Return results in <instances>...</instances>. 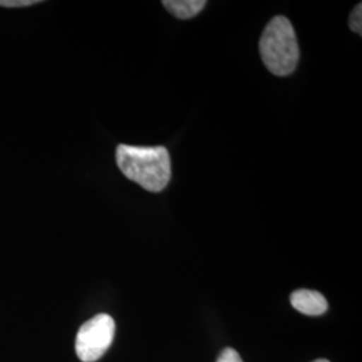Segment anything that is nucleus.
Here are the masks:
<instances>
[{
	"instance_id": "obj_1",
	"label": "nucleus",
	"mask_w": 362,
	"mask_h": 362,
	"mask_svg": "<svg viewBox=\"0 0 362 362\" xmlns=\"http://www.w3.org/2000/svg\"><path fill=\"white\" fill-rule=\"evenodd\" d=\"M117 165L129 179L149 192H161L170 180V157L164 146H117Z\"/></svg>"
},
{
	"instance_id": "obj_2",
	"label": "nucleus",
	"mask_w": 362,
	"mask_h": 362,
	"mask_svg": "<svg viewBox=\"0 0 362 362\" xmlns=\"http://www.w3.org/2000/svg\"><path fill=\"white\" fill-rule=\"evenodd\" d=\"M259 52L269 71L285 77L291 74L299 61L297 35L286 16H275L264 28L259 40Z\"/></svg>"
},
{
	"instance_id": "obj_3",
	"label": "nucleus",
	"mask_w": 362,
	"mask_h": 362,
	"mask_svg": "<svg viewBox=\"0 0 362 362\" xmlns=\"http://www.w3.org/2000/svg\"><path fill=\"white\" fill-rule=\"evenodd\" d=\"M116 333L115 320L107 314H97L82 325L76 338V353L82 362L98 361L110 348Z\"/></svg>"
},
{
	"instance_id": "obj_4",
	"label": "nucleus",
	"mask_w": 362,
	"mask_h": 362,
	"mask_svg": "<svg viewBox=\"0 0 362 362\" xmlns=\"http://www.w3.org/2000/svg\"><path fill=\"white\" fill-rule=\"evenodd\" d=\"M290 302L296 310L305 315H322L327 310V300L324 296L314 290H297L291 294Z\"/></svg>"
},
{
	"instance_id": "obj_5",
	"label": "nucleus",
	"mask_w": 362,
	"mask_h": 362,
	"mask_svg": "<svg viewBox=\"0 0 362 362\" xmlns=\"http://www.w3.org/2000/svg\"><path fill=\"white\" fill-rule=\"evenodd\" d=\"M163 6L179 19H191L206 7L204 0H165Z\"/></svg>"
},
{
	"instance_id": "obj_6",
	"label": "nucleus",
	"mask_w": 362,
	"mask_h": 362,
	"mask_svg": "<svg viewBox=\"0 0 362 362\" xmlns=\"http://www.w3.org/2000/svg\"><path fill=\"white\" fill-rule=\"evenodd\" d=\"M349 26L351 31L357 33L358 35L362 34V4L358 3L353 13L350 15Z\"/></svg>"
},
{
	"instance_id": "obj_7",
	"label": "nucleus",
	"mask_w": 362,
	"mask_h": 362,
	"mask_svg": "<svg viewBox=\"0 0 362 362\" xmlns=\"http://www.w3.org/2000/svg\"><path fill=\"white\" fill-rule=\"evenodd\" d=\"M216 362H243L242 357L239 356V353L236 350L227 348L220 353L219 358Z\"/></svg>"
},
{
	"instance_id": "obj_8",
	"label": "nucleus",
	"mask_w": 362,
	"mask_h": 362,
	"mask_svg": "<svg viewBox=\"0 0 362 362\" xmlns=\"http://www.w3.org/2000/svg\"><path fill=\"white\" fill-rule=\"evenodd\" d=\"M37 3L38 0H0L1 7H28Z\"/></svg>"
},
{
	"instance_id": "obj_9",
	"label": "nucleus",
	"mask_w": 362,
	"mask_h": 362,
	"mask_svg": "<svg viewBox=\"0 0 362 362\" xmlns=\"http://www.w3.org/2000/svg\"><path fill=\"white\" fill-rule=\"evenodd\" d=\"M313 362H330V361H327V360H325V358H320V360H315V361H313Z\"/></svg>"
}]
</instances>
